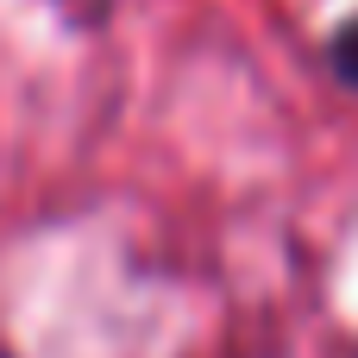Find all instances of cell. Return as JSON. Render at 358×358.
Segmentation results:
<instances>
[{"label":"cell","instance_id":"6da1fadb","mask_svg":"<svg viewBox=\"0 0 358 358\" xmlns=\"http://www.w3.org/2000/svg\"><path fill=\"white\" fill-rule=\"evenodd\" d=\"M327 69H334L346 88H358V13L334 25V38H327Z\"/></svg>","mask_w":358,"mask_h":358}]
</instances>
